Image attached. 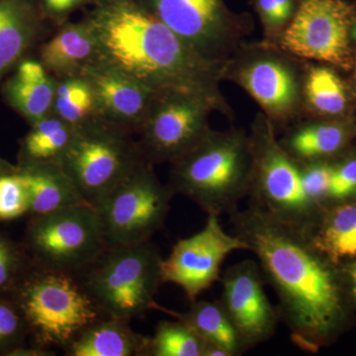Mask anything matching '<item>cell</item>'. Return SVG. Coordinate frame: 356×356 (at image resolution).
Instances as JSON below:
<instances>
[{
	"label": "cell",
	"instance_id": "obj_20",
	"mask_svg": "<svg viewBox=\"0 0 356 356\" xmlns=\"http://www.w3.org/2000/svg\"><path fill=\"white\" fill-rule=\"evenodd\" d=\"M38 48V60L56 79L79 76L98 60L95 34L86 20L67 21Z\"/></svg>",
	"mask_w": 356,
	"mask_h": 356
},
{
	"label": "cell",
	"instance_id": "obj_22",
	"mask_svg": "<svg viewBox=\"0 0 356 356\" xmlns=\"http://www.w3.org/2000/svg\"><path fill=\"white\" fill-rule=\"evenodd\" d=\"M16 170L27 187L30 217L88 203L58 165H16Z\"/></svg>",
	"mask_w": 356,
	"mask_h": 356
},
{
	"label": "cell",
	"instance_id": "obj_18",
	"mask_svg": "<svg viewBox=\"0 0 356 356\" xmlns=\"http://www.w3.org/2000/svg\"><path fill=\"white\" fill-rule=\"evenodd\" d=\"M280 142L299 163L334 161L356 146V120L309 118Z\"/></svg>",
	"mask_w": 356,
	"mask_h": 356
},
{
	"label": "cell",
	"instance_id": "obj_26",
	"mask_svg": "<svg viewBox=\"0 0 356 356\" xmlns=\"http://www.w3.org/2000/svg\"><path fill=\"white\" fill-rule=\"evenodd\" d=\"M156 310L170 314L191 327L205 343L217 344L231 356L243 353L238 334L229 322L221 302L195 301L185 313H177L156 306Z\"/></svg>",
	"mask_w": 356,
	"mask_h": 356
},
{
	"label": "cell",
	"instance_id": "obj_14",
	"mask_svg": "<svg viewBox=\"0 0 356 356\" xmlns=\"http://www.w3.org/2000/svg\"><path fill=\"white\" fill-rule=\"evenodd\" d=\"M220 216L207 215L200 232L173 245L168 259L161 261L163 283H173L184 290L193 303L199 295L221 280V266L236 250H248L247 243L225 231Z\"/></svg>",
	"mask_w": 356,
	"mask_h": 356
},
{
	"label": "cell",
	"instance_id": "obj_28",
	"mask_svg": "<svg viewBox=\"0 0 356 356\" xmlns=\"http://www.w3.org/2000/svg\"><path fill=\"white\" fill-rule=\"evenodd\" d=\"M205 341L181 321L161 322L149 337L147 355L203 356Z\"/></svg>",
	"mask_w": 356,
	"mask_h": 356
},
{
	"label": "cell",
	"instance_id": "obj_1",
	"mask_svg": "<svg viewBox=\"0 0 356 356\" xmlns=\"http://www.w3.org/2000/svg\"><path fill=\"white\" fill-rule=\"evenodd\" d=\"M235 235L254 252L280 299V316L292 343L317 353L355 322L341 264L318 247L308 232L295 228L250 204L232 213Z\"/></svg>",
	"mask_w": 356,
	"mask_h": 356
},
{
	"label": "cell",
	"instance_id": "obj_10",
	"mask_svg": "<svg viewBox=\"0 0 356 356\" xmlns=\"http://www.w3.org/2000/svg\"><path fill=\"white\" fill-rule=\"evenodd\" d=\"M288 56L269 44H243L227 65L226 79L261 106L276 130L296 120L303 109V74Z\"/></svg>",
	"mask_w": 356,
	"mask_h": 356
},
{
	"label": "cell",
	"instance_id": "obj_35",
	"mask_svg": "<svg viewBox=\"0 0 356 356\" xmlns=\"http://www.w3.org/2000/svg\"><path fill=\"white\" fill-rule=\"evenodd\" d=\"M254 7L268 38H275V37L280 38L281 33L286 27V23L281 18L275 1L254 0Z\"/></svg>",
	"mask_w": 356,
	"mask_h": 356
},
{
	"label": "cell",
	"instance_id": "obj_24",
	"mask_svg": "<svg viewBox=\"0 0 356 356\" xmlns=\"http://www.w3.org/2000/svg\"><path fill=\"white\" fill-rule=\"evenodd\" d=\"M311 235L337 264L356 259V197L327 203Z\"/></svg>",
	"mask_w": 356,
	"mask_h": 356
},
{
	"label": "cell",
	"instance_id": "obj_36",
	"mask_svg": "<svg viewBox=\"0 0 356 356\" xmlns=\"http://www.w3.org/2000/svg\"><path fill=\"white\" fill-rule=\"evenodd\" d=\"M341 269L348 294L356 307V259L343 262Z\"/></svg>",
	"mask_w": 356,
	"mask_h": 356
},
{
	"label": "cell",
	"instance_id": "obj_17",
	"mask_svg": "<svg viewBox=\"0 0 356 356\" xmlns=\"http://www.w3.org/2000/svg\"><path fill=\"white\" fill-rule=\"evenodd\" d=\"M41 0H0V86L48 33Z\"/></svg>",
	"mask_w": 356,
	"mask_h": 356
},
{
	"label": "cell",
	"instance_id": "obj_2",
	"mask_svg": "<svg viewBox=\"0 0 356 356\" xmlns=\"http://www.w3.org/2000/svg\"><path fill=\"white\" fill-rule=\"evenodd\" d=\"M83 19L95 34L99 62L156 92L198 96L233 118L221 90L228 65L201 56L137 0H98Z\"/></svg>",
	"mask_w": 356,
	"mask_h": 356
},
{
	"label": "cell",
	"instance_id": "obj_41",
	"mask_svg": "<svg viewBox=\"0 0 356 356\" xmlns=\"http://www.w3.org/2000/svg\"><path fill=\"white\" fill-rule=\"evenodd\" d=\"M353 1H355V3H356V0H353Z\"/></svg>",
	"mask_w": 356,
	"mask_h": 356
},
{
	"label": "cell",
	"instance_id": "obj_34",
	"mask_svg": "<svg viewBox=\"0 0 356 356\" xmlns=\"http://www.w3.org/2000/svg\"><path fill=\"white\" fill-rule=\"evenodd\" d=\"M98 0H41L44 17L55 26L69 21L70 16L77 9L95 6Z\"/></svg>",
	"mask_w": 356,
	"mask_h": 356
},
{
	"label": "cell",
	"instance_id": "obj_30",
	"mask_svg": "<svg viewBox=\"0 0 356 356\" xmlns=\"http://www.w3.org/2000/svg\"><path fill=\"white\" fill-rule=\"evenodd\" d=\"M29 339L24 318L10 297L0 295V355L10 356Z\"/></svg>",
	"mask_w": 356,
	"mask_h": 356
},
{
	"label": "cell",
	"instance_id": "obj_42",
	"mask_svg": "<svg viewBox=\"0 0 356 356\" xmlns=\"http://www.w3.org/2000/svg\"><path fill=\"white\" fill-rule=\"evenodd\" d=\"M355 197H356V196H355Z\"/></svg>",
	"mask_w": 356,
	"mask_h": 356
},
{
	"label": "cell",
	"instance_id": "obj_8",
	"mask_svg": "<svg viewBox=\"0 0 356 356\" xmlns=\"http://www.w3.org/2000/svg\"><path fill=\"white\" fill-rule=\"evenodd\" d=\"M173 195L170 184L156 177L154 165L143 163L93 205L107 248L149 242L165 225Z\"/></svg>",
	"mask_w": 356,
	"mask_h": 356
},
{
	"label": "cell",
	"instance_id": "obj_12",
	"mask_svg": "<svg viewBox=\"0 0 356 356\" xmlns=\"http://www.w3.org/2000/svg\"><path fill=\"white\" fill-rule=\"evenodd\" d=\"M156 19L206 58L228 65L252 31L250 17L225 0H137Z\"/></svg>",
	"mask_w": 356,
	"mask_h": 356
},
{
	"label": "cell",
	"instance_id": "obj_16",
	"mask_svg": "<svg viewBox=\"0 0 356 356\" xmlns=\"http://www.w3.org/2000/svg\"><path fill=\"white\" fill-rule=\"evenodd\" d=\"M83 74L95 90L100 119L137 135L158 92L99 60Z\"/></svg>",
	"mask_w": 356,
	"mask_h": 356
},
{
	"label": "cell",
	"instance_id": "obj_3",
	"mask_svg": "<svg viewBox=\"0 0 356 356\" xmlns=\"http://www.w3.org/2000/svg\"><path fill=\"white\" fill-rule=\"evenodd\" d=\"M252 166L247 132L212 129L197 146L172 163L170 186L207 215L232 214L250 193Z\"/></svg>",
	"mask_w": 356,
	"mask_h": 356
},
{
	"label": "cell",
	"instance_id": "obj_11",
	"mask_svg": "<svg viewBox=\"0 0 356 356\" xmlns=\"http://www.w3.org/2000/svg\"><path fill=\"white\" fill-rule=\"evenodd\" d=\"M356 20L353 0H298L296 11L278 38L290 56L332 65L344 74L353 69Z\"/></svg>",
	"mask_w": 356,
	"mask_h": 356
},
{
	"label": "cell",
	"instance_id": "obj_7",
	"mask_svg": "<svg viewBox=\"0 0 356 356\" xmlns=\"http://www.w3.org/2000/svg\"><path fill=\"white\" fill-rule=\"evenodd\" d=\"M134 136L102 119L76 128L58 165L90 205L147 161Z\"/></svg>",
	"mask_w": 356,
	"mask_h": 356
},
{
	"label": "cell",
	"instance_id": "obj_9",
	"mask_svg": "<svg viewBox=\"0 0 356 356\" xmlns=\"http://www.w3.org/2000/svg\"><path fill=\"white\" fill-rule=\"evenodd\" d=\"M23 245L35 266L72 273L107 250L99 218L88 203L30 218Z\"/></svg>",
	"mask_w": 356,
	"mask_h": 356
},
{
	"label": "cell",
	"instance_id": "obj_31",
	"mask_svg": "<svg viewBox=\"0 0 356 356\" xmlns=\"http://www.w3.org/2000/svg\"><path fill=\"white\" fill-rule=\"evenodd\" d=\"M29 212V196L17 170L0 175V220L11 221Z\"/></svg>",
	"mask_w": 356,
	"mask_h": 356
},
{
	"label": "cell",
	"instance_id": "obj_21",
	"mask_svg": "<svg viewBox=\"0 0 356 356\" xmlns=\"http://www.w3.org/2000/svg\"><path fill=\"white\" fill-rule=\"evenodd\" d=\"M325 64L303 70V111L309 118L356 120V100L348 77Z\"/></svg>",
	"mask_w": 356,
	"mask_h": 356
},
{
	"label": "cell",
	"instance_id": "obj_38",
	"mask_svg": "<svg viewBox=\"0 0 356 356\" xmlns=\"http://www.w3.org/2000/svg\"><path fill=\"white\" fill-rule=\"evenodd\" d=\"M348 74H350L348 79H350V86L351 88H353V93H355L356 100V44L355 48V58H353V69H351L350 72H348Z\"/></svg>",
	"mask_w": 356,
	"mask_h": 356
},
{
	"label": "cell",
	"instance_id": "obj_13",
	"mask_svg": "<svg viewBox=\"0 0 356 356\" xmlns=\"http://www.w3.org/2000/svg\"><path fill=\"white\" fill-rule=\"evenodd\" d=\"M212 105L198 96L179 91L156 93L144 123L138 131V144L152 165L177 159L197 146L212 129Z\"/></svg>",
	"mask_w": 356,
	"mask_h": 356
},
{
	"label": "cell",
	"instance_id": "obj_32",
	"mask_svg": "<svg viewBox=\"0 0 356 356\" xmlns=\"http://www.w3.org/2000/svg\"><path fill=\"white\" fill-rule=\"evenodd\" d=\"M356 196V146L334 161L329 188V203Z\"/></svg>",
	"mask_w": 356,
	"mask_h": 356
},
{
	"label": "cell",
	"instance_id": "obj_37",
	"mask_svg": "<svg viewBox=\"0 0 356 356\" xmlns=\"http://www.w3.org/2000/svg\"><path fill=\"white\" fill-rule=\"evenodd\" d=\"M280 11L281 18L286 23L290 22L295 11H296L298 0H274Z\"/></svg>",
	"mask_w": 356,
	"mask_h": 356
},
{
	"label": "cell",
	"instance_id": "obj_5",
	"mask_svg": "<svg viewBox=\"0 0 356 356\" xmlns=\"http://www.w3.org/2000/svg\"><path fill=\"white\" fill-rule=\"evenodd\" d=\"M248 135L252 159L250 204L278 221L313 233L324 207L307 193L301 165L285 151L277 130L264 113L257 115Z\"/></svg>",
	"mask_w": 356,
	"mask_h": 356
},
{
	"label": "cell",
	"instance_id": "obj_29",
	"mask_svg": "<svg viewBox=\"0 0 356 356\" xmlns=\"http://www.w3.org/2000/svg\"><path fill=\"white\" fill-rule=\"evenodd\" d=\"M31 266L24 245L14 243L0 231V295L10 296Z\"/></svg>",
	"mask_w": 356,
	"mask_h": 356
},
{
	"label": "cell",
	"instance_id": "obj_25",
	"mask_svg": "<svg viewBox=\"0 0 356 356\" xmlns=\"http://www.w3.org/2000/svg\"><path fill=\"white\" fill-rule=\"evenodd\" d=\"M76 128L50 114L30 126L20 140L16 165H58L74 138Z\"/></svg>",
	"mask_w": 356,
	"mask_h": 356
},
{
	"label": "cell",
	"instance_id": "obj_39",
	"mask_svg": "<svg viewBox=\"0 0 356 356\" xmlns=\"http://www.w3.org/2000/svg\"><path fill=\"white\" fill-rule=\"evenodd\" d=\"M15 170L16 165H13V163L0 156V175H4V173L13 172Z\"/></svg>",
	"mask_w": 356,
	"mask_h": 356
},
{
	"label": "cell",
	"instance_id": "obj_6",
	"mask_svg": "<svg viewBox=\"0 0 356 356\" xmlns=\"http://www.w3.org/2000/svg\"><path fill=\"white\" fill-rule=\"evenodd\" d=\"M163 257L156 245L107 248L86 267L83 285L96 305L108 317L130 321L149 310L161 280Z\"/></svg>",
	"mask_w": 356,
	"mask_h": 356
},
{
	"label": "cell",
	"instance_id": "obj_19",
	"mask_svg": "<svg viewBox=\"0 0 356 356\" xmlns=\"http://www.w3.org/2000/svg\"><path fill=\"white\" fill-rule=\"evenodd\" d=\"M58 79L38 58L21 60L0 89L6 104L30 126L51 114Z\"/></svg>",
	"mask_w": 356,
	"mask_h": 356
},
{
	"label": "cell",
	"instance_id": "obj_27",
	"mask_svg": "<svg viewBox=\"0 0 356 356\" xmlns=\"http://www.w3.org/2000/svg\"><path fill=\"white\" fill-rule=\"evenodd\" d=\"M51 113L74 128L100 119L95 90L86 76L58 79Z\"/></svg>",
	"mask_w": 356,
	"mask_h": 356
},
{
	"label": "cell",
	"instance_id": "obj_23",
	"mask_svg": "<svg viewBox=\"0 0 356 356\" xmlns=\"http://www.w3.org/2000/svg\"><path fill=\"white\" fill-rule=\"evenodd\" d=\"M149 337L131 329L129 321L108 317L86 330L65 348L70 356L147 355Z\"/></svg>",
	"mask_w": 356,
	"mask_h": 356
},
{
	"label": "cell",
	"instance_id": "obj_33",
	"mask_svg": "<svg viewBox=\"0 0 356 356\" xmlns=\"http://www.w3.org/2000/svg\"><path fill=\"white\" fill-rule=\"evenodd\" d=\"M302 180L305 191L312 200L325 207L329 203V188L331 184L334 161H322L300 163Z\"/></svg>",
	"mask_w": 356,
	"mask_h": 356
},
{
	"label": "cell",
	"instance_id": "obj_15",
	"mask_svg": "<svg viewBox=\"0 0 356 356\" xmlns=\"http://www.w3.org/2000/svg\"><path fill=\"white\" fill-rule=\"evenodd\" d=\"M221 304L238 334L243 353L275 334L280 313L267 298L259 267L243 261L226 269L221 277Z\"/></svg>",
	"mask_w": 356,
	"mask_h": 356
},
{
	"label": "cell",
	"instance_id": "obj_40",
	"mask_svg": "<svg viewBox=\"0 0 356 356\" xmlns=\"http://www.w3.org/2000/svg\"><path fill=\"white\" fill-rule=\"evenodd\" d=\"M351 39H353V43L356 44V20L353 26V30H351Z\"/></svg>",
	"mask_w": 356,
	"mask_h": 356
},
{
	"label": "cell",
	"instance_id": "obj_4",
	"mask_svg": "<svg viewBox=\"0 0 356 356\" xmlns=\"http://www.w3.org/2000/svg\"><path fill=\"white\" fill-rule=\"evenodd\" d=\"M32 346L67 348L100 318L102 310L72 273L32 266L10 294Z\"/></svg>",
	"mask_w": 356,
	"mask_h": 356
}]
</instances>
